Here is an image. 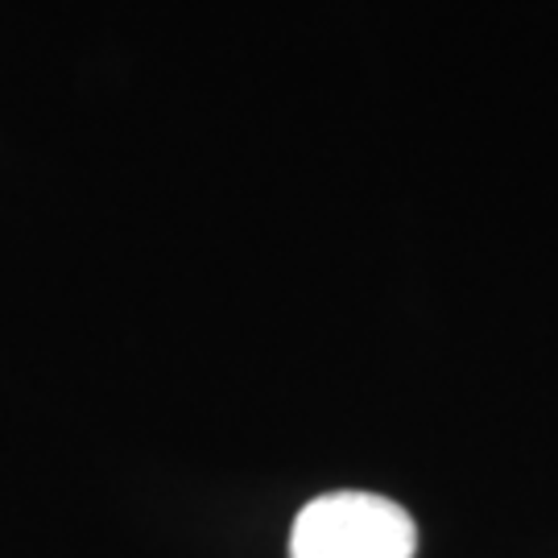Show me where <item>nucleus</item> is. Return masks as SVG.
I'll return each instance as SVG.
<instances>
[{
    "instance_id": "obj_1",
    "label": "nucleus",
    "mask_w": 558,
    "mask_h": 558,
    "mask_svg": "<svg viewBox=\"0 0 558 558\" xmlns=\"http://www.w3.org/2000/svg\"><path fill=\"white\" fill-rule=\"evenodd\" d=\"M418 525L377 493L315 497L290 530V558H414Z\"/></svg>"
}]
</instances>
